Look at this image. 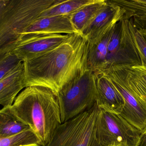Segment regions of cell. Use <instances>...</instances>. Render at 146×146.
I'll list each match as a JSON object with an SVG mask.
<instances>
[{
	"label": "cell",
	"instance_id": "1",
	"mask_svg": "<svg viewBox=\"0 0 146 146\" xmlns=\"http://www.w3.org/2000/svg\"><path fill=\"white\" fill-rule=\"evenodd\" d=\"M88 41L80 33L70 34L61 44L23 62L25 87L41 86L57 95L65 85L86 69Z\"/></svg>",
	"mask_w": 146,
	"mask_h": 146
},
{
	"label": "cell",
	"instance_id": "2",
	"mask_svg": "<svg viewBox=\"0 0 146 146\" xmlns=\"http://www.w3.org/2000/svg\"><path fill=\"white\" fill-rule=\"evenodd\" d=\"M12 108L37 136L41 146H46L62 124L56 95L47 87H25L15 99Z\"/></svg>",
	"mask_w": 146,
	"mask_h": 146
},
{
	"label": "cell",
	"instance_id": "3",
	"mask_svg": "<svg viewBox=\"0 0 146 146\" xmlns=\"http://www.w3.org/2000/svg\"><path fill=\"white\" fill-rule=\"evenodd\" d=\"M55 0H9L0 15V58L12 52L27 29Z\"/></svg>",
	"mask_w": 146,
	"mask_h": 146
},
{
	"label": "cell",
	"instance_id": "4",
	"mask_svg": "<svg viewBox=\"0 0 146 146\" xmlns=\"http://www.w3.org/2000/svg\"><path fill=\"white\" fill-rule=\"evenodd\" d=\"M56 97L62 123L91 109L97 104L94 73L84 69L65 85Z\"/></svg>",
	"mask_w": 146,
	"mask_h": 146
},
{
	"label": "cell",
	"instance_id": "5",
	"mask_svg": "<svg viewBox=\"0 0 146 146\" xmlns=\"http://www.w3.org/2000/svg\"><path fill=\"white\" fill-rule=\"evenodd\" d=\"M127 67L112 66L101 71L112 82L124 100L121 114L139 130L146 127V99L128 77Z\"/></svg>",
	"mask_w": 146,
	"mask_h": 146
},
{
	"label": "cell",
	"instance_id": "6",
	"mask_svg": "<svg viewBox=\"0 0 146 146\" xmlns=\"http://www.w3.org/2000/svg\"><path fill=\"white\" fill-rule=\"evenodd\" d=\"M97 104L60 125L46 146H103L95 133Z\"/></svg>",
	"mask_w": 146,
	"mask_h": 146
},
{
	"label": "cell",
	"instance_id": "7",
	"mask_svg": "<svg viewBox=\"0 0 146 146\" xmlns=\"http://www.w3.org/2000/svg\"><path fill=\"white\" fill-rule=\"evenodd\" d=\"M141 131L120 114L98 107L95 133L103 146H138Z\"/></svg>",
	"mask_w": 146,
	"mask_h": 146
},
{
	"label": "cell",
	"instance_id": "8",
	"mask_svg": "<svg viewBox=\"0 0 146 146\" xmlns=\"http://www.w3.org/2000/svg\"><path fill=\"white\" fill-rule=\"evenodd\" d=\"M107 62L106 69L112 66H141L129 30V20L122 19L113 27L107 46Z\"/></svg>",
	"mask_w": 146,
	"mask_h": 146
},
{
	"label": "cell",
	"instance_id": "9",
	"mask_svg": "<svg viewBox=\"0 0 146 146\" xmlns=\"http://www.w3.org/2000/svg\"><path fill=\"white\" fill-rule=\"evenodd\" d=\"M70 34L31 33L23 34L12 51L22 62L32 59L58 46Z\"/></svg>",
	"mask_w": 146,
	"mask_h": 146
},
{
	"label": "cell",
	"instance_id": "10",
	"mask_svg": "<svg viewBox=\"0 0 146 146\" xmlns=\"http://www.w3.org/2000/svg\"><path fill=\"white\" fill-rule=\"evenodd\" d=\"M124 12L117 5L106 0V3L80 34L88 43L98 41L123 18Z\"/></svg>",
	"mask_w": 146,
	"mask_h": 146
},
{
	"label": "cell",
	"instance_id": "11",
	"mask_svg": "<svg viewBox=\"0 0 146 146\" xmlns=\"http://www.w3.org/2000/svg\"><path fill=\"white\" fill-rule=\"evenodd\" d=\"M97 89V104L98 108L121 114L124 100L110 79L103 72L94 73Z\"/></svg>",
	"mask_w": 146,
	"mask_h": 146
},
{
	"label": "cell",
	"instance_id": "12",
	"mask_svg": "<svg viewBox=\"0 0 146 146\" xmlns=\"http://www.w3.org/2000/svg\"><path fill=\"white\" fill-rule=\"evenodd\" d=\"M24 63L0 80V105L3 107L12 106L15 99L25 85Z\"/></svg>",
	"mask_w": 146,
	"mask_h": 146
},
{
	"label": "cell",
	"instance_id": "13",
	"mask_svg": "<svg viewBox=\"0 0 146 146\" xmlns=\"http://www.w3.org/2000/svg\"><path fill=\"white\" fill-rule=\"evenodd\" d=\"M31 33L73 34L79 33L73 26L69 15H60L39 17L23 34Z\"/></svg>",
	"mask_w": 146,
	"mask_h": 146
},
{
	"label": "cell",
	"instance_id": "14",
	"mask_svg": "<svg viewBox=\"0 0 146 146\" xmlns=\"http://www.w3.org/2000/svg\"><path fill=\"white\" fill-rule=\"evenodd\" d=\"M112 28L98 41L92 43H88L86 67L94 73L107 68V46Z\"/></svg>",
	"mask_w": 146,
	"mask_h": 146
},
{
	"label": "cell",
	"instance_id": "15",
	"mask_svg": "<svg viewBox=\"0 0 146 146\" xmlns=\"http://www.w3.org/2000/svg\"><path fill=\"white\" fill-rule=\"evenodd\" d=\"M120 7L123 19L130 20L139 31H146V0H108Z\"/></svg>",
	"mask_w": 146,
	"mask_h": 146
},
{
	"label": "cell",
	"instance_id": "16",
	"mask_svg": "<svg viewBox=\"0 0 146 146\" xmlns=\"http://www.w3.org/2000/svg\"><path fill=\"white\" fill-rule=\"evenodd\" d=\"M29 129L30 127L15 115L12 106L0 110V137L12 136Z\"/></svg>",
	"mask_w": 146,
	"mask_h": 146
},
{
	"label": "cell",
	"instance_id": "17",
	"mask_svg": "<svg viewBox=\"0 0 146 146\" xmlns=\"http://www.w3.org/2000/svg\"><path fill=\"white\" fill-rule=\"evenodd\" d=\"M106 0H94L69 15L73 26L79 33L105 4Z\"/></svg>",
	"mask_w": 146,
	"mask_h": 146
},
{
	"label": "cell",
	"instance_id": "18",
	"mask_svg": "<svg viewBox=\"0 0 146 146\" xmlns=\"http://www.w3.org/2000/svg\"><path fill=\"white\" fill-rule=\"evenodd\" d=\"M94 0H55L54 2L44 11L40 17L69 15Z\"/></svg>",
	"mask_w": 146,
	"mask_h": 146
},
{
	"label": "cell",
	"instance_id": "19",
	"mask_svg": "<svg viewBox=\"0 0 146 146\" xmlns=\"http://www.w3.org/2000/svg\"><path fill=\"white\" fill-rule=\"evenodd\" d=\"M0 146H41L37 136L31 129L12 136L0 137Z\"/></svg>",
	"mask_w": 146,
	"mask_h": 146
},
{
	"label": "cell",
	"instance_id": "20",
	"mask_svg": "<svg viewBox=\"0 0 146 146\" xmlns=\"http://www.w3.org/2000/svg\"><path fill=\"white\" fill-rule=\"evenodd\" d=\"M127 69L129 78L146 99V67L135 66Z\"/></svg>",
	"mask_w": 146,
	"mask_h": 146
},
{
	"label": "cell",
	"instance_id": "21",
	"mask_svg": "<svg viewBox=\"0 0 146 146\" xmlns=\"http://www.w3.org/2000/svg\"><path fill=\"white\" fill-rule=\"evenodd\" d=\"M129 25L133 42L141 61V66L146 67V40L130 20H129Z\"/></svg>",
	"mask_w": 146,
	"mask_h": 146
},
{
	"label": "cell",
	"instance_id": "22",
	"mask_svg": "<svg viewBox=\"0 0 146 146\" xmlns=\"http://www.w3.org/2000/svg\"><path fill=\"white\" fill-rule=\"evenodd\" d=\"M22 61L12 52H9L0 58V80L13 70Z\"/></svg>",
	"mask_w": 146,
	"mask_h": 146
},
{
	"label": "cell",
	"instance_id": "23",
	"mask_svg": "<svg viewBox=\"0 0 146 146\" xmlns=\"http://www.w3.org/2000/svg\"><path fill=\"white\" fill-rule=\"evenodd\" d=\"M138 146H146V127L141 131Z\"/></svg>",
	"mask_w": 146,
	"mask_h": 146
},
{
	"label": "cell",
	"instance_id": "24",
	"mask_svg": "<svg viewBox=\"0 0 146 146\" xmlns=\"http://www.w3.org/2000/svg\"><path fill=\"white\" fill-rule=\"evenodd\" d=\"M9 1V0H0V15L5 9Z\"/></svg>",
	"mask_w": 146,
	"mask_h": 146
}]
</instances>
